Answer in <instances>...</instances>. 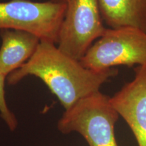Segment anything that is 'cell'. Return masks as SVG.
Instances as JSON below:
<instances>
[{
	"label": "cell",
	"instance_id": "9c48e42d",
	"mask_svg": "<svg viewBox=\"0 0 146 146\" xmlns=\"http://www.w3.org/2000/svg\"><path fill=\"white\" fill-rule=\"evenodd\" d=\"M7 76L0 72V116L10 131H15L18 127L16 116L9 108L5 92V81Z\"/></svg>",
	"mask_w": 146,
	"mask_h": 146
},
{
	"label": "cell",
	"instance_id": "5b68a950",
	"mask_svg": "<svg viewBox=\"0 0 146 146\" xmlns=\"http://www.w3.org/2000/svg\"><path fill=\"white\" fill-rule=\"evenodd\" d=\"M106 30L98 0H69L60 29L58 47L80 61Z\"/></svg>",
	"mask_w": 146,
	"mask_h": 146
},
{
	"label": "cell",
	"instance_id": "277c9868",
	"mask_svg": "<svg viewBox=\"0 0 146 146\" xmlns=\"http://www.w3.org/2000/svg\"><path fill=\"white\" fill-rule=\"evenodd\" d=\"M67 3L30 0L0 2V31H24L57 45Z\"/></svg>",
	"mask_w": 146,
	"mask_h": 146
},
{
	"label": "cell",
	"instance_id": "ba28073f",
	"mask_svg": "<svg viewBox=\"0 0 146 146\" xmlns=\"http://www.w3.org/2000/svg\"><path fill=\"white\" fill-rule=\"evenodd\" d=\"M104 23L111 29L133 27L146 33V0H98Z\"/></svg>",
	"mask_w": 146,
	"mask_h": 146
},
{
	"label": "cell",
	"instance_id": "52a82bcc",
	"mask_svg": "<svg viewBox=\"0 0 146 146\" xmlns=\"http://www.w3.org/2000/svg\"><path fill=\"white\" fill-rule=\"evenodd\" d=\"M0 72L8 77L32 57L41 40L31 33L19 30L0 31Z\"/></svg>",
	"mask_w": 146,
	"mask_h": 146
},
{
	"label": "cell",
	"instance_id": "30bf717a",
	"mask_svg": "<svg viewBox=\"0 0 146 146\" xmlns=\"http://www.w3.org/2000/svg\"><path fill=\"white\" fill-rule=\"evenodd\" d=\"M49 1H52L55 3H67L68 2L69 0H49Z\"/></svg>",
	"mask_w": 146,
	"mask_h": 146
},
{
	"label": "cell",
	"instance_id": "3957f363",
	"mask_svg": "<svg viewBox=\"0 0 146 146\" xmlns=\"http://www.w3.org/2000/svg\"><path fill=\"white\" fill-rule=\"evenodd\" d=\"M80 62L100 71L116 66L146 65V33L133 27L106 29L87 51Z\"/></svg>",
	"mask_w": 146,
	"mask_h": 146
},
{
	"label": "cell",
	"instance_id": "6da1fadb",
	"mask_svg": "<svg viewBox=\"0 0 146 146\" xmlns=\"http://www.w3.org/2000/svg\"><path fill=\"white\" fill-rule=\"evenodd\" d=\"M118 74L114 68L100 71L86 68L56 44L41 41L32 57L9 74L7 80L9 85H15L26 76H36L67 110L82 98L100 91L104 84Z\"/></svg>",
	"mask_w": 146,
	"mask_h": 146
},
{
	"label": "cell",
	"instance_id": "8992f818",
	"mask_svg": "<svg viewBox=\"0 0 146 146\" xmlns=\"http://www.w3.org/2000/svg\"><path fill=\"white\" fill-rule=\"evenodd\" d=\"M116 112L128 124L139 146H146V65L135 69V77L110 97Z\"/></svg>",
	"mask_w": 146,
	"mask_h": 146
},
{
	"label": "cell",
	"instance_id": "7a4b0ae2",
	"mask_svg": "<svg viewBox=\"0 0 146 146\" xmlns=\"http://www.w3.org/2000/svg\"><path fill=\"white\" fill-rule=\"evenodd\" d=\"M118 118L110 97L98 91L65 110L58 129L64 134L79 133L89 146H118L114 133Z\"/></svg>",
	"mask_w": 146,
	"mask_h": 146
}]
</instances>
